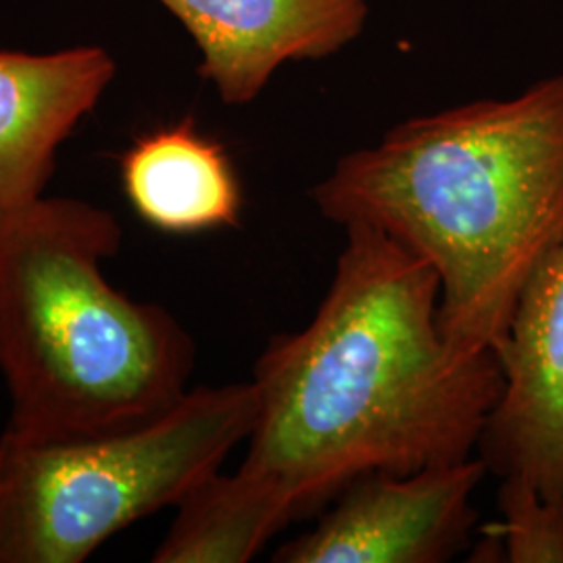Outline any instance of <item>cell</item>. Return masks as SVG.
Wrapping results in <instances>:
<instances>
[{
  "instance_id": "1",
  "label": "cell",
  "mask_w": 563,
  "mask_h": 563,
  "mask_svg": "<svg viewBox=\"0 0 563 563\" xmlns=\"http://www.w3.org/2000/svg\"><path fill=\"white\" fill-rule=\"evenodd\" d=\"M316 316L272 339L241 465L280 484L301 518L369 472L411 474L478 455L504 395L495 351L465 355L441 332L430 263L369 225H346Z\"/></svg>"
},
{
  "instance_id": "2",
  "label": "cell",
  "mask_w": 563,
  "mask_h": 563,
  "mask_svg": "<svg viewBox=\"0 0 563 563\" xmlns=\"http://www.w3.org/2000/svg\"><path fill=\"white\" fill-rule=\"evenodd\" d=\"M311 197L325 220L369 225L430 263L446 342L497 353L563 242V74L402 121L339 159Z\"/></svg>"
},
{
  "instance_id": "3",
  "label": "cell",
  "mask_w": 563,
  "mask_h": 563,
  "mask_svg": "<svg viewBox=\"0 0 563 563\" xmlns=\"http://www.w3.org/2000/svg\"><path fill=\"white\" fill-rule=\"evenodd\" d=\"M121 225L92 202L41 197L0 222L7 434L71 439L148 422L188 393L195 342L159 305L107 280Z\"/></svg>"
},
{
  "instance_id": "4",
  "label": "cell",
  "mask_w": 563,
  "mask_h": 563,
  "mask_svg": "<svg viewBox=\"0 0 563 563\" xmlns=\"http://www.w3.org/2000/svg\"><path fill=\"white\" fill-rule=\"evenodd\" d=\"M253 383L201 386L148 422L71 439L0 434V563H81L181 499L249 439Z\"/></svg>"
},
{
  "instance_id": "5",
  "label": "cell",
  "mask_w": 563,
  "mask_h": 563,
  "mask_svg": "<svg viewBox=\"0 0 563 563\" xmlns=\"http://www.w3.org/2000/svg\"><path fill=\"white\" fill-rule=\"evenodd\" d=\"M478 455L411 474L369 472L346 484L320 522L274 553L278 563H443L470 544Z\"/></svg>"
},
{
  "instance_id": "6",
  "label": "cell",
  "mask_w": 563,
  "mask_h": 563,
  "mask_svg": "<svg viewBox=\"0 0 563 563\" xmlns=\"http://www.w3.org/2000/svg\"><path fill=\"white\" fill-rule=\"evenodd\" d=\"M497 355L504 395L478 457L501 481L563 499V242L528 282Z\"/></svg>"
},
{
  "instance_id": "7",
  "label": "cell",
  "mask_w": 563,
  "mask_h": 563,
  "mask_svg": "<svg viewBox=\"0 0 563 563\" xmlns=\"http://www.w3.org/2000/svg\"><path fill=\"white\" fill-rule=\"evenodd\" d=\"M201 53L225 104L255 101L284 63L325 59L360 38L365 0H157Z\"/></svg>"
},
{
  "instance_id": "8",
  "label": "cell",
  "mask_w": 563,
  "mask_h": 563,
  "mask_svg": "<svg viewBox=\"0 0 563 563\" xmlns=\"http://www.w3.org/2000/svg\"><path fill=\"white\" fill-rule=\"evenodd\" d=\"M118 74L102 46L0 51V222L44 197L59 148Z\"/></svg>"
},
{
  "instance_id": "9",
  "label": "cell",
  "mask_w": 563,
  "mask_h": 563,
  "mask_svg": "<svg viewBox=\"0 0 563 563\" xmlns=\"http://www.w3.org/2000/svg\"><path fill=\"white\" fill-rule=\"evenodd\" d=\"M128 201L151 228L188 236L241 223L242 184L222 142L192 118L139 136L121 157Z\"/></svg>"
},
{
  "instance_id": "10",
  "label": "cell",
  "mask_w": 563,
  "mask_h": 563,
  "mask_svg": "<svg viewBox=\"0 0 563 563\" xmlns=\"http://www.w3.org/2000/svg\"><path fill=\"white\" fill-rule=\"evenodd\" d=\"M155 563L251 562L265 543L301 518L299 505L280 484L241 465L202 478L180 504Z\"/></svg>"
},
{
  "instance_id": "11",
  "label": "cell",
  "mask_w": 563,
  "mask_h": 563,
  "mask_svg": "<svg viewBox=\"0 0 563 563\" xmlns=\"http://www.w3.org/2000/svg\"><path fill=\"white\" fill-rule=\"evenodd\" d=\"M497 505L501 518L486 526L484 534L499 543L505 562L563 563V499L504 478Z\"/></svg>"
}]
</instances>
